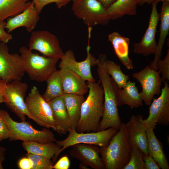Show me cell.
Here are the masks:
<instances>
[{"label": "cell", "instance_id": "1", "mask_svg": "<svg viewBox=\"0 0 169 169\" xmlns=\"http://www.w3.org/2000/svg\"><path fill=\"white\" fill-rule=\"evenodd\" d=\"M106 55L100 54L97 59V72L100 81L104 95V109L100 121L98 131L105 130L110 127L118 130L121 125L115 97L114 81L106 71L105 62Z\"/></svg>", "mask_w": 169, "mask_h": 169}, {"label": "cell", "instance_id": "2", "mask_svg": "<svg viewBox=\"0 0 169 169\" xmlns=\"http://www.w3.org/2000/svg\"><path fill=\"white\" fill-rule=\"evenodd\" d=\"M87 98L82 104L80 119L76 131L79 133L96 132L104 109V95L100 81H88Z\"/></svg>", "mask_w": 169, "mask_h": 169}, {"label": "cell", "instance_id": "3", "mask_svg": "<svg viewBox=\"0 0 169 169\" xmlns=\"http://www.w3.org/2000/svg\"><path fill=\"white\" fill-rule=\"evenodd\" d=\"M131 149L125 124L122 123L108 145L100 147L105 169H123L129 160Z\"/></svg>", "mask_w": 169, "mask_h": 169}, {"label": "cell", "instance_id": "4", "mask_svg": "<svg viewBox=\"0 0 169 169\" xmlns=\"http://www.w3.org/2000/svg\"><path fill=\"white\" fill-rule=\"evenodd\" d=\"M0 113L8 129L10 141L20 140L47 143L56 141L54 135L49 128L44 127L41 130H37L28 122L15 121L5 110H0Z\"/></svg>", "mask_w": 169, "mask_h": 169}, {"label": "cell", "instance_id": "5", "mask_svg": "<svg viewBox=\"0 0 169 169\" xmlns=\"http://www.w3.org/2000/svg\"><path fill=\"white\" fill-rule=\"evenodd\" d=\"M19 51L22 68L31 80L41 83L46 81L56 70L59 59L40 55L25 46L21 47Z\"/></svg>", "mask_w": 169, "mask_h": 169}, {"label": "cell", "instance_id": "6", "mask_svg": "<svg viewBox=\"0 0 169 169\" xmlns=\"http://www.w3.org/2000/svg\"><path fill=\"white\" fill-rule=\"evenodd\" d=\"M118 131L114 128L110 127L103 131L91 133H79L75 130L71 129L68 131L69 135L66 138L62 140L56 141V143L61 149L52 158L53 162L56 161L63 151L75 144H92L100 147L106 146Z\"/></svg>", "mask_w": 169, "mask_h": 169}, {"label": "cell", "instance_id": "7", "mask_svg": "<svg viewBox=\"0 0 169 169\" xmlns=\"http://www.w3.org/2000/svg\"><path fill=\"white\" fill-rule=\"evenodd\" d=\"M28 88L27 84L21 80L7 82L3 93L4 102L21 121H26V115L39 125L43 126L39 121L30 114L27 109L24 98Z\"/></svg>", "mask_w": 169, "mask_h": 169}, {"label": "cell", "instance_id": "8", "mask_svg": "<svg viewBox=\"0 0 169 169\" xmlns=\"http://www.w3.org/2000/svg\"><path fill=\"white\" fill-rule=\"evenodd\" d=\"M73 14L82 20L88 28L96 25H105L110 19L105 14L106 9L97 0H78L73 3Z\"/></svg>", "mask_w": 169, "mask_h": 169}, {"label": "cell", "instance_id": "9", "mask_svg": "<svg viewBox=\"0 0 169 169\" xmlns=\"http://www.w3.org/2000/svg\"><path fill=\"white\" fill-rule=\"evenodd\" d=\"M91 30H88V42L86 47L87 56L84 61H76L73 51L69 50L66 51L60 58L59 64L60 69H66L73 71L80 76L85 81L95 82V80L92 76L91 70V67L96 65V59L90 52L91 49L90 40Z\"/></svg>", "mask_w": 169, "mask_h": 169}, {"label": "cell", "instance_id": "10", "mask_svg": "<svg viewBox=\"0 0 169 169\" xmlns=\"http://www.w3.org/2000/svg\"><path fill=\"white\" fill-rule=\"evenodd\" d=\"M164 83L160 96L153 99L150 105L148 116L142 120L147 128L151 127L154 129L156 125L168 126L169 124V85L167 80Z\"/></svg>", "mask_w": 169, "mask_h": 169}, {"label": "cell", "instance_id": "11", "mask_svg": "<svg viewBox=\"0 0 169 169\" xmlns=\"http://www.w3.org/2000/svg\"><path fill=\"white\" fill-rule=\"evenodd\" d=\"M25 103L30 114L39 121L43 127L57 131L50 107L40 94L37 87L33 86L31 89Z\"/></svg>", "mask_w": 169, "mask_h": 169}, {"label": "cell", "instance_id": "12", "mask_svg": "<svg viewBox=\"0 0 169 169\" xmlns=\"http://www.w3.org/2000/svg\"><path fill=\"white\" fill-rule=\"evenodd\" d=\"M160 73L149 65L140 71L134 73L132 76L140 84L142 90L140 97L145 104L149 106L155 95L160 94L162 80Z\"/></svg>", "mask_w": 169, "mask_h": 169}, {"label": "cell", "instance_id": "13", "mask_svg": "<svg viewBox=\"0 0 169 169\" xmlns=\"http://www.w3.org/2000/svg\"><path fill=\"white\" fill-rule=\"evenodd\" d=\"M31 50H36L43 56L47 57L60 59L64 53L61 49L57 37L47 31L33 32L29 44Z\"/></svg>", "mask_w": 169, "mask_h": 169}, {"label": "cell", "instance_id": "14", "mask_svg": "<svg viewBox=\"0 0 169 169\" xmlns=\"http://www.w3.org/2000/svg\"><path fill=\"white\" fill-rule=\"evenodd\" d=\"M20 56L10 54L6 44L0 41V78L6 82L21 80L24 75Z\"/></svg>", "mask_w": 169, "mask_h": 169}, {"label": "cell", "instance_id": "15", "mask_svg": "<svg viewBox=\"0 0 169 169\" xmlns=\"http://www.w3.org/2000/svg\"><path fill=\"white\" fill-rule=\"evenodd\" d=\"M151 4L152 10L147 29L140 41L133 44V52L145 57L155 54L157 46L156 35L159 14L157 9V4L153 2Z\"/></svg>", "mask_w": 169, "mask_h": 169}, {"label": "cell", "instance_id": "16", "mask_svg": "<svg viewBox=\"0 0 169 169\" xmlns=\"http://www.w3.org/2000/svg\"><path fill=\"white\" fill-rule=\"evenodd\" d=\"M69 152L70 156L81 163L94 169H105L100 157V147L97 146L84 143L74 145Z\"/></svg>", "mask_w": 169, "mask_h": 169}, {"label": "cell", "instance_id": "17", "mask_svg": "<svg viewBox=\"0 0 169 169\" xmlns=\"http://www.w3.org/2000/svg\"><path fill=\"white\" fill-rule=\"evenodd\" d=\"M143 116L133 115L125 124L128 139L131 145L139 149L145 154H148L146 127L142 123Z\"/></svg>", "mask_w": 169, "mask_h": 169}, {"label": "cell", "instance_id": "18", "mask_svg": "<svg viewBox=\"0 0 169 169\" xmlns=\"http://www.w3.org/2000/svg\"><path fill=\"white\" fill-rule=\"evenodd\" d=\"M39 14L32 1L22 13L13 17L8 18L5 28L10 33L18 28L24 27L31 33L39 19Z\"/></svg>", "mask_w": 169, "mask_h": 169}, {"label": "cell", "instance_id": "19", "mask_svg": "<svg viewBox=\"0 0 169 169\" xmlns=\"http://www.w3.org/2000/svg\"><path fill=\"white\" fill-rule=\"evenodd\" d=\"M114 87L118 107L125 105L133 109L143 105L135 82L129 80L123 88H120L114 81Z\"/></svg>", "mask_w": 169, "mask_h": 169}, {"label": "cell", "instance_id": "20", "mask_svg": "<svg viewBox=\"0 0 169 169\" xmlns=\"http://www.w3.org/2000/svg\"><path fill=\"white\" fill-rule=\"evenodd\" d=\"M48 102L52 110L56 131L61 135L66 134L71 128L63 95L55 98Z\"/></svg>", "mask_w": 169, "mask_h": 169}, {"label": "cell", "instance_id": "21", "mask_svg": "<svg viewBox=\"0 0 169 169\" xmlns=\"http://www.w3.org/2000/svg\"><path fill=\"white\" fill-rule=\"evenodd\" d=\"M59 70L64 94L84 95L88 92L87 83L79 75L66 69H61Z\"/></svg>", "mask_w": 169, "mask_h": 169}, {"label": "cell", "instance_id": "22", "mask_svg": "<svg viewBox=\"0 0 169 169\" xmlns=\"http://www.w3.org/2000/svg\"><path fill=\"white\" fill-rule=\"evenodd\" d=\"M108 40L112 44L115 53L122 64L128 69L134 68L133 62L129 55L130 39L113 32L108 35Z\"/></svg>", "mask_w": 169, "mask_h": 169}, {"label": "cell", "instance_id": "23", "mask_svg": "<svg viewBox=\"0 0 169 169\" xmlns=\"http://www.w3.org/2000/svg\"><path fill=\"white\" fill-rule=\"evenodd\" d=\"M160 20V35L157 48L153 61L149 66L151 68L156 70V63L161 57L162 50L165 39L169 31V2H162L161 11L159 14Z\"/></svg>", "mask_w": 169, "mask_h": 169}, {"label": "cell", "instance_id": "24", "mask_svg": "<svg viewBox=\"0 0 169 169\" xmlns=\"http://www.w3.org/2000/svg\"><path fill=\"white\" fill-rule=\"evenodd\" d=\"M147 151L162 169H169V166L162 145L155 135L154 129L148 127L146 129Z\"/></svg>", "mask_w": 169, "mask_h": 169}, {"label": "cell", "instance_id": "25", "mask_svg": "<svg viewBox=\"0 0 169 169\" xmlns=\"http://www.w3.org/2000/svg\"><path fill=\"white\" fill-rule=\"evenodd\" d=\"M139 0H116L106 9L105 14L111 20L120 18L125 15L136 14Z\"/></svg>", "mask_w": 169, "mask_h": 169}, {"label": "cell", "instance_id": "26", "mask_svg": "<svg viewBox=\"0 0 169 169\" xmlns=\"http://www.w3.org/2000/svg\"><path fill=\"white\" fill-rule=\"evenodd\" d=\"M63 96L71 129L76 130L80 119L81 106L85 99L84 95L64 94Z\"/></svg>", "mask_w": 169, "mask_h": 169}, {"label": "cell", "instance_id": "27", "mask_svg": "<svg viewBox=\"0 0 169 169\" xmlns=\"http://www.w3.org/2000/svg\"><path fill=\"white\" fill-rule=\"evenodd\" d=\"M54 142L41 143L35 142L23 141L22 145L27 152L41 155L50 160L61 149Z\"/></svg>", "mask_w": 169, "mask_h": 169}, {"label": "cell", "instance_id": "28", "mask_svg": "<svg viewBox=\"0 0 169 169\" xmlns=\"http://www.w3.org/2000/svg\"><path fill=\"white\" fill-rule=\"evenodd\" d=\"M29 0H0V21L22 13L30 4Z\"/></svg>", "mask_w": 169, "mask_h": 169}, {"label": "cell", "instance_id": "29", "mask_svg": "<svg viewBox=\"0 0 169 169\" xmlns=\"http://www.w3.org/2000/svg\"><path fill=\"white\" fill-rule=\"evenodd\" d=\"M46 90L42 95L47 102L57 97L63 95L61 75L59 70H56L46 81Z\"/></svg>", "mask_w": 169, "mask_h": 169}, {"label": "cell", "instance_id": "30", "mask_svg": "<svg viewBox=\"0 0 169 169\" xmlns=\"http://www.w3.org/2000/svg\"><path fill=\"white\" fill-rule=\"evenodd\" d=\"M105 65L106 72L111 76L118 87L123 88L129 80V75L125 74L122 71L120 65L108 60L107 57L105 59Z\"/></svg>", "mask_w": 169, "mask_h": 169}, {"label": "cell", "instance_id": "31", "mask_svg": "<svg viewBox=\"0 0 169 169\" xmlns=\"http://www.w3.org/2000/svg\"><path fill=\"white\" fill-rule=\"evenodd\" d=\"M143 154L139 149L131 145L129 160L123 169H145Z\"/></svg>", "mask_w": 169, "mask_h": 169}, {"label": "cell", "instance_id": "32", "mask_svg": "<svg viewBox=\"0 0 169 169\" xmlns=\"http://www.w3.org/2000/svg\"><path fill=\"white\" fill-rule=\"evenodd\" d=\"M26 157L31 159L33 163L32 169H53V165L50 160L38 155L27 152Z\"/></svg>", "mask_w": 169, "mask_h": 169}, {"label": "cell", "instance_id": "33", "mask_svg": "<svg viewBox=\"0 0 169 169\" xmlns=\"http://www.w3.org/2000/svg\"><path fill=\"white\" fill-rule=\"evenodd\" d=\"M156 70L161 74V78L163 83L166 80H169V49L165 58L163 60L159 59L156 63Z\"/></svg>", "mask_w": 169, "mask_h": 169}, {"label": "cell", "instance_id": "34", "mask_svg": "<svg viewBox=\"0 0 169 169\" xmlns=\"http://www.w3.org/2000/svg\"><path fill=\"white\" fill-rule=\"evenodd\" d=\"M71 0H33L35 8L39 13L42 12L44 7L46 5L55 3L57 8L60 9L66 6Z\"/></svg>", "mask_w": 169, "mask_h": 169}, {"label": "cell", "instance_id": "35", "mask_svg": "<svg viewBox=\"0 0 169 169\" xmlns=\"http://www.w3.org/2000/svg\"><path fill=\"white\" fill-rule=\"evenodd\" d=\"M145 169H160V168L152 157L150 154H143Z\"/></svg>", "mask_w": 169, "mask_h": 169}, {"label": "cell", "instance_id": "36", "mask_svg": "<svg viewBox=\"0 0 169 169\" xmlns=\"http://www.w3.org/2000/svg\"><path fill=\"white\" fill-rule=\"evenodd\" d=\"M70 166V162L68 156L65 155L61 157L54 165V169H68Z\"/></svg>", "mask_w": 169, "mask_h": 169}, {"label": "cell", "instance_id": "37", "mask_svg": "<svg viewBox=\"0 0 169 169\" xmlns=\"http://www.w3.org/2000/svg\"><path fill=\"white\" fill-rule=\"evenodd\" d=\"M6 22L0 21V41L7 44L12 38V35L6 33L4 30Z\"/></svg>", "mask_w": 169, "mask_h": 169}, {"label": "cell", "instance_id": "38", "mask_svg": "<svg viewBox=\"0 0 169 169\" xmlns=\"http://www.w3.org/2000/svg\"><path fill=\"white\" fill-rule=\"evenodd\" d=\"M9 132L8 129L3 119L0 120V142L8 138Z\"/></svg>", "mask_w": 169, "mask_h": 169}, {"label": "cell", "instance_id": "39", "mask_svg": "<svg viewBox=\"0 0 169 169\" xmlns=\"http://www.w3.org/2000/svg\"><path fill=\"white\" fill-rule=\"evenodd\" d=\"M18 165L21 169H32L33 163L30 159L26 157L19 160Z\"/></svg>", "mask_w": 169, "mask_h": 169}, {"label": "cell", "instance_id": "40", "mask_svg": "<svg viewBox=\"0 0 169 169\" xmlns=\"http://www.w3.org/2000/svg\"><path fill=\"white\" fill-rule=\"evenodd\" d=\"M7 83L0 78V104L4 102L3 93Z\"/></svg>", "mask_w": 169, "mask_h": 169}, {"label": "cell", "instance_id": "41", "mask_svg": "<svg viewBox=\"0 0 169 169\" xmlns=\"http://www.w3.org/2000/svg\"><path fill=\"white\" fill-rule=\"evenodd\" d=\"M6 149L5 147L0 146V169H3V168L2 163L5 159V152Z\"/></svg>", "mask_w": 169, "mask_h": 169}, {"label": "cell", "instance_id": "42", "mask_svg": "<svg viewBox=\"0 0 169 169\" xmlns=\"http://www.w3.org/2000/svg\"><path fill=\"white\" fill-rule=\"evenodd\" d=\"M105 9L108 8L116 0H97Z\"/></svg>", "mask_w": 169, "mask_h": 169}, {"label": "cell", "instance_id": "43", "mask_svg": "<svg viewBox=\"0 0 169 169\" xmlns=\"http://www.w3.org/2000/svg\"><path fill=\"white\" fill-rule=\"evenodd\" d=\"M153 1L154 0H139L138 5L142 6L146 3L149 4H151Z\"/></svg>", "mask_w": 169, "mask_h": 169}, {"label": "cell", "instance_id": "44", "mask_svg": "<svg viewBox=\"0 0 169 169\" xmlns=\"http://www.w3.org/2000/svg\"><path fill=\"white\" fill-rule=\"evenodd\" d=\"M79 168L81 169H89V168H88V166L81 162L79 163Z\"/></svg>", "mask_w": 169, "mask_h": 169}, {"label": "cell", "instance_id": "45", "mask_svg": "<svg viewBox=\"0 0 169 169\" xmlns=\"http://www.w3.org/2000/svg\"><path fill=\"white\" fill-rule=\"evenodd\" d=\"M160 2H162V3L164 2H169V0H154L153 2H155L157 4Z\"/></svg>", "mask_w": 169, "mask_h": 169}, {"label": "cell", "instance_id": "46", "mask_svg": "<svg viewBox=\"0 0 169 169\" xmlns=\"http://www.w3.org/2000/svg\"><path fill=\"white\" fill-rule=\"evenodd\" d=\"M73 1V3H74L77 1L78 0H71Z\"/></svg>", "mask_w": 169, "mask_h": 169}, {"label": "cell", "instance_id": "47", "mask_svg": "<svg viewBox=\"0 0 169 169\" xmlns=\"http://www.w3.org/2000/svg\"><path fill=\"white\" fill-rule=\"evenodd\" d=\"M1 118H2V117H1V114L0 113V120L1 119Z\"/></svg>", "mask_w": 169, "mask_h": 169}]
</instances>
